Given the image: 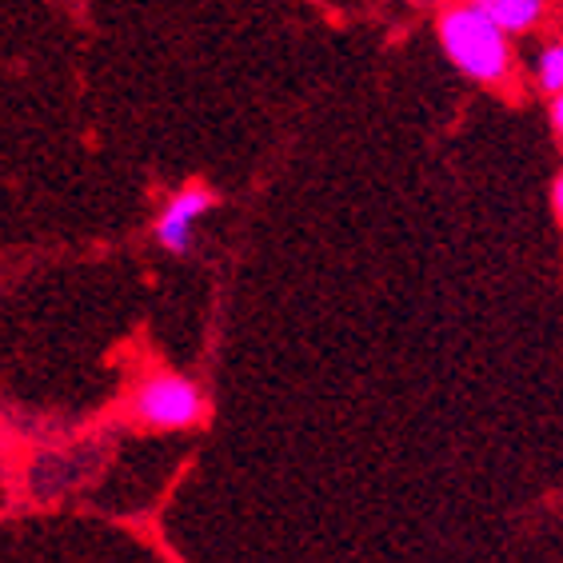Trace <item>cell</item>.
I'll list each match as a JSON object with an SVG mask.
<instances>
[{
    "mask_svg": "<svg viewBox=\"0 0 563 563\" xmlns=\"http://www.w3.org/2000/svg\"><path fill=\"white\" fill-rule=\"evenodd\" d=\"M435 41L444 48L448 65L467 76L472 85H508L511 68H516L511 36L492 21L479 0H448L435 16Z\"/></svg>",
    "mask_w": 563,
    "mask_h": 563,
    "instance_id": "1",
    "label": "cell"
},
{
    "mask_svg": "<svg viewBox=\"0 0 563 563\" xmlns=\"http://www.w3.org/2000/svg\"><path fill=\"white\" fill-rule=\"evenodd\" d=\"M132 416L156 432H185L208 420V396L180 372H152L132 396Z\"/></svg>",
    "mask_w": 563,
    "mask_h": 563,
    "instance_id": "2",
    "label": "cell"
},
{
    "mask_svg": "<svg viewBox=\"0 0 563 563\" xmlns=\"http://www.w3.org/2000/svg\"><path fill=\"white\" fill-rule=\"evenodd\" d=\"M217 208V192L205 185H188L164 200L161 217L152 224V236L168 256H188L196 244V224Z\"/></svg>",
    "mask_w": 563,
    "mask_h": 563,
    "instance_id": "3",
    "label": "cell"
},
{
    "mask_svg": "<svg viewBox=\"0 0 563 563\" xmlns=\"http://www.w3.org/2000/svg\"><path fill=\"white\" fill-rule=\"evenodd\" d=\"M484 12L504 29L508 36H523L531 29H540L548 16V0H479Z\"/></svg>",
    "mask_w": 563,
    "mask_h": 563,
    "instance_id": "4",
    "label": "cell"
},
{
    "mask_svg": "<svg viewBox=\"0 0 563 563\" xmlns=\"http://www.w3.org/2000/svg\"><path fill=\"white\" fill-rule=\"evenodd\" d=\"M531 73H536V85H540V92H548V97L563 92V41L543 44L540 53H536V65H531Z\"/></svg>",
    "mask_w": 563,
    "mask_h": 563,
    "instance_id": "5",
    "label": "cell"
},
{
    "mask_svg": "<svg viewBox=\"0 0 563 563\" xmlns=\"http://www.w3.org/2000/svg\"><path fill=\"white\" fill-rule=\"evenodd\" d=\"M548 120H552V129L563 136V92H555V97H552V109H548Z\"/></svg>",
    "mask_w": 563,
    "mask_h": 563,
    "instance_id": "6",
    "label": "cell"
},
{
    "mask_svg": "<svg viewBox=\"0 0 563 563\" xmlns=\"http://www.w3.org/2000/svg\"><path fill=\"white\" fill-rule=\"evenodd\" d=\"M552 208H555V217L563 220V173L555 176V185H552Z\"/></svg>",
    "mask_w": 563,
    "mask_h": 563,
    "instance_id": "7",
    "label": "cell"
},
{
    "mask_svg": "<svg viewBox=\"0 0 563 563\" xmlns=\"http://www.w3.org/2000/svg\"><path fill=\"white\" fill-rule=\"evenodd\" d=\"M404 4H416V9H435V4H448V0H404Z\"/></svg>",
    "mask_w": 563,
    "mask_h": 563,
    "instance_id": "8",
    "label": "cell"
}]
</instances>
